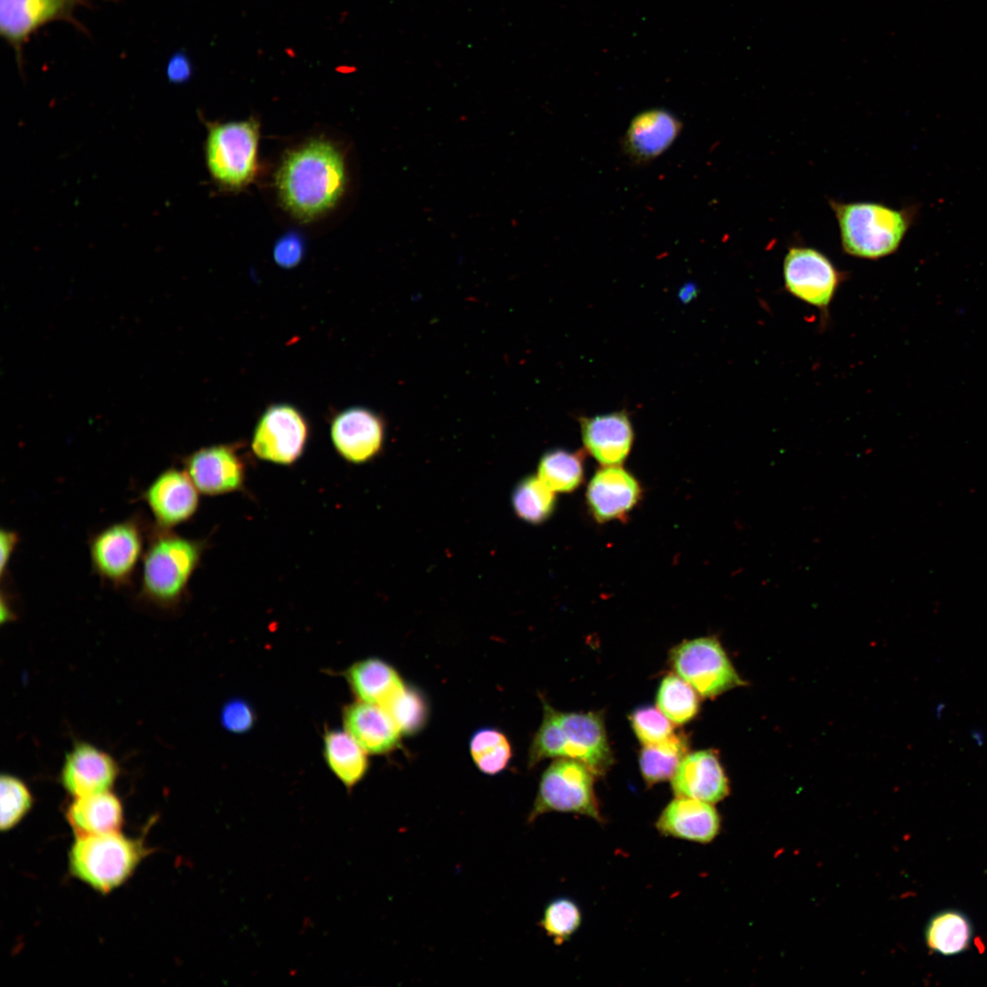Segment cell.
Returning a JSON list of instances; mask_svg holds the SVG:
<instances>
[{
    "mask_svg": "<svg viewBox=\"0 0 987 987\" xmlns=\"http://www.w3.org/2000/svg\"><path fill=\"white\" fill-rule=\"evenodd\" d=\"M277 186L288 210L301 219H312L331 208L344 192L343 156L330 142L312 140L287 154Z\"/></svg>",
    "mask_w": 987,
    "mask_h": 987,
    "instance_id": "1",
    "label": "cell"
},
{
    "mask_svg": "<svg viewBox=\"0 0 987 987\" xmlns=\"http://www.w3.org/2000/svg\"><path fill=\"white\" fill-rule=\"evenodd\" d=\"M205 543L151 523L141 563L139 598L163 610L177 607L197 568Z\"/></svg>",
    "mask_w": 987,
    "mask_h": 987,
    "instance_id": "2",
    "label": "cell"
},
{
    "mask_svg": "<svg viewBox=\"0 0 987 987\" xmlns=\"http://www.w3.org/2000/svg\"><path fill=\"white\" fill-rule=\"evenodd\" d=\"M829 204L844 250L857 258L876 260L895 252L911 221L908 211L879 203L830 200Z\"/></svg>",
    "mask_w": 987,
    "mask_h": 987,
    "instance_id": "3",
    "label": "cell"
},
{
    "mask_svg": "<svg viewBox=\"0 0 987 987\" xmlns=\"http://www.w3.org/2000/svg\"><path fill=\"white\" fill-rule=\"evenodd\" d=\"M147 854L143 841L120 832L79 836L69 853V868L74 877L108 894L132 876Z\"/></svg>",
    "mask_w": 987,
    "mask_h": 987,
    "instance_id": "4",
    "label": "cell"
},
{
    "mask_svg": "<svg viewBox=\"0 0 987 987\" xmlns=\"http://www.w3.org/2000/svg\"><path fill=\"white\" fill-rule=\"evenodd\" d=\"M150 525L135 514L90 536V567L104 584L114 589L131 586L143 557Z\"/></svg>",
    "mask_w": 987,
    "mask_h": 987,
    "instance_id": "5",
    "label": "cell"
},
{
    "mask_svg": "<svg viewBox=\"0 0 987 987\" xmlns=\"http://www.w3.org/2000/svg\"><path fill=\"white\" fill-rule=\"evenodd\" d=\"M596 776L581 761L559 758L542 774L527 822L548 812L575 813L603 822L594 791Z\"/></svg>",
    "mask_w": 987,
    "mask_h": 987,
    "instance_id": "6",
    "label": "cell"
},
{
    "mask_svg": "<svg viewBox=\"0 0 987 987\" xmlns=\"http://www.w3.org/2000/svg\"><path fill=\"white\" fill-rule=\"evenodd\" d=\"M259 125L254 120L209 126L206 160L212 177L229 188H240L257 172Z\"/></svg>",
    "mask_w": 987,
    "mask_h": 987,
    "instance_id": "7",
    "label": "cell"
},
{
    "mask_svg": "<svg viewBox=\"0 0 987 987\" xmlns=\"http://www.w3.org/2000/svg\"><path fill=\"white\" fill-rule=\"evenodd\" d=\"M669 658L674 673L702 697L713 698L745 685L715 637L685 641L673 648Z\"/></svg>",
    "mask_w": 987,
    "mask_h": 987,
    "instance_id": "8",
    "label": "cell"
},
{
    "mask_svg": "<svg viewBox=\"0 0 987 987\" xmlns=\"http://www.w3.org/2000/svg\"><path fill=\"white\" fill-rule=\"evenodd\" d=\"M309 437L304 415L287 403L267 408L255 426L251 449L260 460L289 465L303 453Z\"/></svg>",
    "mask_w": 987,
    "mask_h": 987,
    "instance_id": "9",
    "label": "cell"
},
{
    "mask_svg": "<svg viewBox=\"0 0 987 987\" xmlns=\"http://www.w3.org/2000/svg\"><path fill=\"white\" fill-rule=\"evenodd\" d=\"M89 0H0V34L21 64L24 46L44 26L66 21L82 29L75 18L80 6Z\"/></svg>",
    "mask_w": 987,
    "mask_h": 987,
    "instance_id": "10",
    "label": "cell"
},
{
    "mask_svg": "<svg viewBox=\"0 0 987 987\" xmlns=\"http://www.w3.org/2000/svg\"><path fill=\"white\" fill-rule=\"evenodd\" d=\"M783 277L789 292L818 308L830 304L841 281L840 272L823 253L799 246L788 249Z\"/></svg>",
    "mask_w": 987,
    "mask_h": 987,
    "instance_id": "11",
    "label": "cell"
},
{
    "mask_svg": "<svg viewBox=\"0 0 987 987\" xmlns=\"http://www.w3.org/2000/svg\"><path fill=\"white\" fill-rule=\"evenodd\" d=\"M141 498L154 524L166 529L188 521L199 506V491L186 471L175 467L158 473L143 491Z\"/></svg>",
    "mask_w": 987,
    "mask_h": 987,
    "instance_id": "12",
    "label": "cell"
},
{
    "mask_svg": "<svg viewBox=\"0 0 987 987\" xmlns=\"http://www.w3.org/2000/svg\"><path fill=\"white\" fill-rule=\"evenodd\" d=\"M564 758L584 763L596 777L604 776L613 764L604 718L600 712H560Z\"/></svg>",
    "mask_w": 987,
    "mask_h": 987,
    "instance_id": "13",
    "label": "cell"
},
{
    "mask_svg": "<svg viewBox=\"0 0 987 987\" xmlns=\"http://www.w3.org/2000/svg\"><path fill=\"white\" fill-rule=\"evenodd\" d=\"M386 427L383 419L365 407H351L337 413L330 426L332 443L345 461L360 464L381 451Z\"/></svg>",
    "mask_w": 987,
    "mask_h": 987,
    "instance_id": "14",
    "label": "cell"
},
{
    "mask_svg": "<svg viewBox=\"0 0 987 987\" xmlns=\"http://www.w3.org/2000/svg\"><path fill=\"white\" fill-rule=\"evenodd\" d=\"M184 470L199 493L218 495L241 488L245 464L234 445L201 448L184 459Z\"/></svg>",
    "mask_w": 987,
    "mask_h": 987,
    "instance_id": "15",
    "label": "cell"
},
{
    "mask_svg": "<svg viewBox=\"0 0 987 987\" xmlns=\"http://www.w3.org/2000/svg\"><path fill=\"white\" fill-rule=\"evenodd\" d=\"M642 497L637 479L620 465L605 466L590 479L586 503L596 521L621 520L636 506Z\"/></svg>",
    "mask_w": 987,
    "mask_h": 987,
    "instance_id": "16",
    "label": "cell"
},
{
    "mask_svg": "<svg viewBox=\"0 0 987 987\" xmlns=\"http://www.w3.org/2000/svg\"><path fill=\"white\" fill-rule=\"evenodd\" d=\"M118 772L111 756L87 742H78L65 757L60 781L77 798L109 791Z\"/></svg>",
    "mask_w": 987,
    "mask_h": 987,
    "instance_id": "17",
    "label": "cell"
},
{
    "mask_svg": "<svg viewBox=\"0 0 987 987\" xmlns=\"http://www.w3.org/2000/svg\"><path fill=\"white\" fill-rule=\"evenodd\" d=\"M584 448L603 466L621 465L634 440L629 415L624 410L579 419Z\"/></svg>",
    "mask_w": 987,
    "mask_h": 987,
    "instance_id": "18",
    "label": "cell"
},
{
    "mask_svg": "<svg viewBox=\"0 0 987 987\" xmlns=\"http://www.w3.org/2000/svg\"><path fill=\"white\" fill-rule=\"evenodd\" d=\"M675 797H685L716 803L729 793L728 780L716 753L699 750L682 759L671 778Z\"/></svg>",
    "mask_w": 987,
    "mask_h": 987,
    "instance_id": "19",
    "label": "cell"
},
{
    "mask_svg": "<svg viewBox=\"0 0 987 987\" xmlns=\"http://www.w3.org/2000/svg\"><path fill=\"white\" fill-rule=\"evenodd\" d=\"M655 827L664 836L708 844L718 834L721 819L713 803L676 797L661 812Z\"/></svg>",
    "mask_w": 987,
    "mask_h": 987,
    "instance_id": "20",
    "label": "cell"
},
{
    "mask_svg": "<svg viewBox=\"0 0 987 987\" xmlns=\"http://www.w3.org/2000/svg\"><path fill=\"white\" fill-rule=\"evenodd\" d=\"M343 724L367 754H387L399 745L401 732L380 706L357 700L344 708Z\"/></svg>",
    "mask_w": 987,
    "mask_h": 987,
    "instance_id": "21",
    "label": "cell"
},
{
    "mask_svg": "<svg viewBox=\"0 0 987 987\" xmlns=\"http://www.w3.org/2000/svg\"><path fill=\"white\" fill-rule=\"evenodd\" d=\"M66 819L76 837L116 833L123 824V807L107 791L75 798L67 808Z\"/></svg>",
    "mask_w": 987,
    "mask_h": 987,
    "instance_id": "22",
    "label": "cell"
},
{
    "mask_svg": "<svg viewBox=\"0 0 987 987\" xmlns=\"http://www.w3.org/2000/svg\"><path fill=\"white\" fill-rule=\"evenodd\" d=\"M680 129V121L670 111L660 109L646 111L631 122L625 136V146L635 159L650 160L663 154L673 143Z\"/></svg>",
    "mask_w": 987,
    "mask_h": 987,
    "instance_id": "23",
    "label": "cell"
},
{
    "mask_svg": "<svg viewBox=\"0 0 987 987\" xmlns=\"http://www.w3.org/2000/svg\"><path fill=\"white\" fill-rule=\"evenodd\" d=\"M345 675L358 701L380 706L406 687L393 666L374 657L354 663Z\"/></svg>",
    "mask_w": 987,
    "mask_h": 987,
    "instance_id": "24",
    "label": "cell"
},
{
    "mask_svg": "<svg viewBox=\"0 0 987 987\" xmlns=\"http://www.w3.org/2000/svg\"><path fill=\"white\" fill-rule=\"evenodd\" d=\"M323 745L328 768L346 789L364 779L369 768L367 753L346 730H326Z\"/></svg>",
    "mask_w": 987,
    "mask_h": 987,
    "instance_id": "25",
    "label": "cell"
},
{
    "mask_svg": "<svg viewBox=\"0 0 987 987\" xmlns=\"http://www.w3.org/2000/svg\"><path fill=\"white\" fill-rule=\"evenodd\" d=\"M972 926L963 913L948 909L935 914L925 929L929 949L941 955H956L966 950L971 942Z\"/></svg>",
    "mask_w": 987,
    "mask_h": 987,
    "instance_id": "26",
    "label": "cell"
},
{
    "mask_svg": "<svg viewBox=\"0 0 987 987\" xmlns=\"http://www.w3.org/2000/svg\"><path fill=\"white\" fill-rule=\"evenodd\" d=\"M688 748V738L683 732H675L662 743L643 746L639 766L644 782L651 787L671 779Z\"/></svg>",
    "mask_w": 987,
    "mask_h": 987,
    "instance_id": "27",
    "label": "cell"
},
{
    "mask_svg": "<svg viewBox=\"0 0 987 987\" xmlns=\"http://www.w3.org/2000/svg\"><path fill=\"white\" fill-rule=\"evenodd\" d=\"M537 476L556 493H570L583 482L584 462L579 451L553 449L540 459Z\"/></svg>",
    "mask_w": 987,
    "mask_h": 987,
    "instance_id": "28",
    "label": "cell"
},
{
    "mask_svg": "<svg viewBox=\"0 0 987 987\" xmlns=\"http://www.w3.org/2000/svg\"><path fill=\"white\" fill-rule=\"evenodd\" d=\"M557 504L555 492L538 476L524 477L512 494V505L516 515L526 523L540 525L554 513Z\"/></svg>",
    "mask_w": 987,
    "mask_h": 987,
    "instance_id": "29",
    "label": "cell"
},
{
    "mask_svg": "<svg viewBox=\"0 0 987 987\" xmlns=\"http://www.w3.org/2000/svg\"><path fill=\"white\" fill-rule=\"evenodd\" d=\"M696 691L676 674H667L656 695L657 707L675 725L691 721L698 713Z\"/></svg>",
    "mask_w": 987,
    "mask_h": 987,
    "instance_id": "30",
    "label": "cell"
},
{
    "mask_svg": "<svg viewBox=\"0 0 987 987\" xmlns=\"http://www.w3.org/2000/svg\"><path fill=\"white\" fill-rule=\"evenodd\" d=\"M470 751L476 767L487 775L501 772L512 757L508 739L504 733L494 728L476 731L470 741Z\"/></svg>",
    "mask_w": 987,
    "mask_h": 987,
    "instance_id": "31",
    "label": "cell"
},
{
    "mask_svg": "<svg viewBox=\"0 0 987 987\" xmlns=\"http://www.w3.org/2000/svg\"><path fill=\"white\" fill-rule=\"evenodd\" d=\"M582 923L578 905L571 898L561 897L548 902L540 919V927L556 945L569 940Z\"/></svg>",
    "mask_w": 987,
    "mask_h": 987,
    "instance_id": "32",
    "label": "cell"
},
{
    "mask_svg": "<svg viewBox=\"0 0 987 987\" xmlns=\"http://www.w3.org/2000/svg\"><path fill=\"white\" fill-rule=\"evenodd\" d=\"M382 707L392 717L401 734L405 735H412L421 730L428 718V707L423 695L408 686Z\"/></svg>",
    "mask_w": 987,
    "mask_h": 987,
    "instance_id": "33",
    "label": "cell"
},
{
    "mask_svg": "<svg viewBox=\"0 0 987 987\" xmlns=\"http://www.w3.org/2000/svg\"><path fill=\"white\" fill-rule=\"evenodd\" d=\"M543 705V719L529 748V767L546 759L564 758L563 732L557 718V710L546 701Z\"/></svg>",
    "mask_w": 987,
    "mask_h": 987,
    "instance_id": "34",
    "label": "cell"
},
{
    "mask_svg": "<svg viewBox=\"0 0 987 987\" xmlns=\"http://www.w3.org/2000/svg\"><path fill=\"white\" fill-rule=\"evenodd\" d=\"M0 793V828L5 832L16 826L28 813L33 805V796L20 779L9 774L1 776Z\"/></svg>",
    "mask_w": 987,
    "mask_h": 987,
    "instance_id": "35",
    "label": "cell"
},
{
    "mask_svg": "<svg viewBox=\"0 0 987 987\" xmlns=\"http://www.w3.org/2000/svg\"><path fill=\"white\" fill-rule=\"evenodd\" d=\"M630 722L643 746L662 743L675 734L671 720L652 706L636 708L630 716Z\"/></svg>",
    "mask_w": 987,
    "mask_h": 987,
    "instance_id": "36",
    "label": "cell"
},
{
    "mask_svg": "<svg viewBox=\"0 0 987 987\" xmlns=\"http://www.w3.org/2000/svg\"><path fill=\"white\" fill-rule=\"evenodd\" d=\"M220 723L228 732L244 734L254 727L256 713L248 701L243 698H232L221 707Z\"/></svg>",
    "mask_w": 987,
    "mask_h": 987,
    "instance_id": "37",
    "label": "cell"
},
{
    "mask_svg": "<svg viewBox=\"0 0 987 987\" xmlns=\"http://www.w3.org/2000/svg\"><path fill=\"white\" fill-rule=\"evenodd\" d=\"M304 253L302 238L295 233H289L280 238L273 248L275 262L285 269H291L300 263Z\"/></svg>",
    "mask_w": 987,
    "mask_h": 987,
    "instance_id": "38",
    "label": "cell"
},
{
    "mask_svg": "<svg viewBox=\"0 0 987 987\" xmlns=\"http://www.w3.org/2000/svg\"><path fill=\"white\" fill-rule=\"evenodd\" d=\"M19 534L12 529L2 528L0 531V547H1V580L3 581L8 572V565L11 557L19 543Z\"/></svg>",
    "mask_w": 987,
    "mask_h": 987,
    "instance_id": "39",
    "label": "cell"
},
{
    "mask_svg": "<svg viewBox=\"0 0 987 987\" xmlns=\"http://www.w3.org/2000/svg\"><path fill=\"white\" fill-rule=\"evenodd\" d=\"M166 74L168 80L174 83L187 80L192 74V66L188 57L182 52L175 54L168 62Z\"/></svg>",
    "mask_w": 987,
    "mask_h": 987,
    "instance_id": "40",
    "label": "cell"
},
{
    "mask_svg": "<svg viewBox=\"0 0 987 987\" xmlns=\"http://www.w3.org/2000/svg\"><path fill=\"white\" fill-rule=\"evenodd\" d=\"M970 738L978 747H982L985 743V732L980 727H972L970 731Z\"/></svg>",
    "mask_w": 987,
    "mask_h": 987,
    "instance_id": "41",
    "label": "cell"
},
{
    "mask_svg": "<svg viewBox=\"0 0 987 987\" xmlns=\"http://www.w3.org/2000/svg\"><path fill=\"white\" fill-rule=\"evenodd\" d=\"M932 711H933V715H934L936 719L942 718V716L944 715V712L946 711V704L944 702L936 703V705L933 707Z\"/></svg>",
    "mask_w": 987,
    "mask_h": 987,
    "instance_id": "42",
    "label": "cell"
},
{
    "mask_svg": "<svg viewBox=\"0 0 987 987\" xmlns=\"http://www.w3.org/2000/svg\"><path fill=\"white\" fill-rule=\"evenodd\" d=\"M694 292H695V288L693 286H691V285H688V286L685 287L681 291V297L684 300H688V299H690V294L694 295Z\"/></svg>",
    "mask_w": 987,
    "mask_h": 987,
    "instance_id": "43",
    "label": "cell"
}]
</instances>
